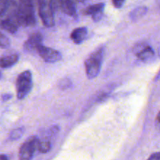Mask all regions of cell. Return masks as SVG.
Masks as SVG:
<instances>
[{
	"label": "cell",
	"instance_id": "d4e9b609",
	"mask_svg": "<svg viewBox=\"0 0 160 160\" xmlns=\"http://www.w3.org/2000/svg\"><path fill=\"white\" fill-rule=\"evenodd\" d=\"M156 121H157V124H158V126H159V113L157 114V117H156Z\"/></svg>",
	"mask_w": 160,
	"mask_h": 160
},
{
	"label": "cell",
	"instance_id": "5bb4252c",
	"mask_svg": "<svg viewBox=\"0 0 160 160\" xmlns=\"http://www.w3.org/2000/svg\"><path fill=\"white\" fill-rule=\"evenodd\" d=\"M147 11H148V8L146 6H139L131 12L130 17L132 20H137L144 17L146 14Z\"/></svg>",
	"mask_w": 160,
	"mask_h": 160
},
{
	"label": "cell",
	"instance_id": "7a4b0ae2",
	"mask_svg": "<svg viewBox=\"0 0 160 160\" xmlns=\"http://www.w3.org/2000/svg\"><path fill=\"white\" fill-rule=\"evenodd\" d=\"M105 47L101 45L94 51L84 62L86 74L88 79H94L99 74L104 56Z\"/></svg>",
	"mask_w": 160,
	"mask_h": 160
},
{
	"label": "cell",
	"instance_id": "cb8c5ba5",
	"mask_svg": "<svg viewBox=\"0 0 160 160\" xmlns=\"http://www.w3.org/2000/svg\"><path fill=\"white\" fill-rule=\"evenodd\" d=\"M0 160H9L6 155H0Z\"/></svg>",
	"mask_w": 160,
	"mask_h": 160
},
{
	"label": "cell",
	"instance_id": "ffe728a7",
	"mask_svg": "<svg viewBox=\"0 0 160 160\" xmlns=\"http://www.w3.org/2000/svg\"><path fill=\"white\" fill-rule=\"evenodd\" d=\"M59 127L55 125V126H52L51 128H50L49 131H48V134H49L50 135H55V134H56L58 132H59Z\"/></svg>",
	"mask_w": 160,
	"mask_h": 160
},
{
	"label": "cell",
	"instance_id": "277c9868",
	"mask_svg": "<svg viewBox=\"0 0 160 160\" xmlns=\"http://www.w3.org/2000/svg\"><path fill=\"white\" fill-rule=\"evenodd\" d=\"M38 12L44 25L48 28L54 26L55 20L53 15V7L50 1H40L39 2Z\"/></svg>",
	"mask_w": 160,
	"mask_h": 160
},
{
	"label": "cell",
	"instance_id": "8fae6325",
	"mask_svg": "<svg viewBox=\"0 0 160 160\" xmlns=\"http://www.w3.org/2000/svg\"><path fill=\"white\" fill-rule=\"evenodd\" d=\"M19 60V56L17 54H11L8 56H3L0 57V67L3 69L9 68L15 65Z\"/></svg>",
	"mask_w": 160,
	"mask_h": 160
},
{
	"label": "cell",
	"instance_id": "6da1fadb",
	"mask_svg": "<svg viewBox=\"0 0 160 160\" xmlns=\"http://www.w3.org/2000/svg\"><path fill=\"white\" fill-rule=\"evenodd\" d=\"M20 4L21 5L14 12V15L12 16L13 19L11 20V21L15 25L17 23L22 26H32L36 21L34 8L30 2H21Z\"/></svg>",
	"mask_w": 160,
	"mask_h": 160
},
{
	"label": "cell",
	"instance_id": "52a82bcc",
	"mask_svg": "<svg viewBox=\"0 0 160 160\" xmlns=\"http://www.w3.org/2000/svg\"><path fill=\"white\" fill-rule=\"evenodd\" d=\"M134 53L142 62H148L155 56V52L147 44H139L134 48Z\"/></svg>",
	"mask_w": 160,
	"mask_h": 160
},
{
	"label": "cell",
	"instance_id": "7402d4cb",
	"mask_svg": "<svg viewBox=\"0 0 160 160\" xmlns=\"http://www.w3.org/2000/svg\"><path fill=\"white\" fill-rule=\"evenodd\" d=\"M159 159H160L159 152L153 153V154H152L151 156L148 159V160H159Z\"/></svg>",
	"mask_w": 160,
	"mask_h": 160
},
{
	"label": "cell",
	"instance_id": "44dd1931",
	"mask_svg": "<svg viewBox=\"0 0 160 160\" xmlns=\"http://www.w3.org/2000/svg\"><path fill=\"white\" fill-rule=\"evenodd\" d=\"M112 2L116 8H120L121 6H123V4H124V1H121V0H118V1H112Z\"/></svg>",
	"mask_w": 160,
	"mask_h": 160
},
{
	"label": "cell",
	"instance_id": "ba28073f",
	"mask_svg": "<svg viewBox=\"0 0 160 160\" xmlns=\"http://www.w3.org/2000/svg\"><path fill=\"white\" fill-rule=\"evenodd\" d=\"M42 40L43 38L40 33H34L31 34L28 40L25 42L23 45V48L26 51L28 52H37L38 48L42 45Z\"/></svg>",
	"mask_w": 160,
	"mask_h": 160
},
{
	"label": "cell",
	"instance_id": "484cf974",
	"mask_svg": "<svg viewBox=\"0 0 160 160\" xmlns=\"http://www.w3.org/2000/svg\"><path fill=\"white\" fill-rule=\"evenodd\" d=\"M1 76H2V73H1V71H0V78H1Z\"/></svg>",
	"mask_w": 160,
	"mask_h": 160
},
{
	"label": "cell",
	"instance_id": "7c38bea8",
	"mask_svg": "<svg viewBox=\"0 0 160 160\" xmlns=\"http://www.w3.org/2000/svg\"><path fill=\"white\" fill-rule=\"evenodd\" d=\"M59 3H60L62 11L70 17H74L76 14V8L73 5V2L67 0V1H61Z\"/></svg>",
	"mask_w": 160,
	"mask_h": 160
},
{
	"label": "cell",
	"instance_id": "4fadbf2b",
	"mask_svg": "<svg viewBox=\"0 0 160 160\" xmlns=\"http://www.w3.org/2000/svg\"><path fill=\"white\" fill-rule=\"evenodd\" d=\"M0 28L10 33V34H15L17 31V27L8 19L0 20Z\"/></svg>",
	"mask_w": 160,
	"mask_h": 160
},
{
	"label": "cell",
	"instance_id": "603a6c76",
	"mask_svg": "<svg viewBox=\"0 0 160 160\" xmlns=\"http://www.w3.org/2000/svg\"><path fill=\"white\" fill-rule=\"evenodd\" d=\"M12 97V95H10V94H3V95H2L1 98L3 102H6L8 101V100L10 99Z\"/></svg>",
	"mask_w": 160,
	"mask_h": 160
},
{
	"label": "cell",
	"instance_id": "8992f818",
	"mask_svg": "<svg viewBox=\"0 0 160 160\" xmlns=\"http://www.w3.org/2000/svg\"><path fill=\"white\" fill-rule=\"evenodd\" d=\"M37 52L45 62H56L62 59L60 52L49 47L41 45L37 50Z\"/></svg>",
	"mask_w": 160,
	"mask_h": 160
},
{
	"label": "cell",
	"instance_id": "30bf717a",
	"mask_svg": "<svg viewBox=\"0 0 160 160\" xmlns=\"http://www.w3.org/2000/svg\"><path fill=\"white\" fill-rule=\"evenodd\" d=\"M88 34V29L85 27H81V28H78L72 31L70 34L72 41L75 44H81L82 43L86 38Z\"/></svg>",
	"mask_w": 160,
	"mask_h": 160
},
{
	"label": "cell",
	"instance_id": "9a60e30c",
	"mask_svg": "<svg viewBox=\"0 0 160 160\" xmlns=\"http://www.w3.org/2000/svg\"><path fill=\"white\" fill-rule=\"evenodd\" d=\"M38 149L42 153L48 152L50 149H51V143H50V142L48 139L47 140H43L42 142L39 141L38 145Z\"/></svg>",
	"mask_w": 160,
	"mask_h": 160
},
{
	"label": "cell",
	"instance_id": "2e32d148",
	"mask_svg": "<svg viewBox=\"0 0 160 160\" xmlns=\"http://www.w3.org/2000/svg\"><path fill=\"white\" fill-rule=\"evenodd\" d=\"M23 133H24V128H17V129H14L9 134V139L11 141L18 140V139H20L22 137Z\"/></svg>",
	"mask_w": 160,
	"mask_h": 160
},
{
	"label": "cell",
	"instance_id": "5b68a950",
	"mask_svg": "<svg viewBox=\"0 0 160 160\" xmlns=\"http://www.w3.org/2000/svg\"><path fill=\"white\" fill-rule=\"evenodd\" d=\"M38 143L39 140L34 136L26 140L19 151V160H32Z\"/></svg>",
	"mask_w": 160,
	"mask_h": 160
},
{
	"label": "cell",
	"instance_id": "d6986e66",
	"mask_svg": "<svg viewBox=\"0 0 160 160\" xmlns=\"http://www.w3.org/2000/svg\"><path fill=\"white\" fill-rule=\"evenodd\" d=\"M9 2L8 1H4V0H0V16L2 15L9 7Z\"/></svg>",
	"mask_w": 160,
	"mask_h": 160
},
{
	"label": "cell",
	"instance_id": "e0dca14e",
	"mask_svg": "<svg viewBox=\"0 0 160 160\" xmlns=\"http://www.w3.org/2000/svg\"><path fill=\"white\" fill-rule=\"evenodd\" d=\"M10 45V41L9 39L4 34L0 31V48H7Z\"/></svg>",
	"mask_w": 160,
	"mask_h": 160
},
{
	"label": "cell",
	"instance_id": "9c48e42d",
	"mask_svg": "<svg viewBox=\"0 0 160 160\" xmlns=\"http://www.w3.org/2000/svg\"><path fill=\"white\" fill-rule=\"evenodd\" d=\"M105 4L103 2L97 3V4L92 5L86 8L84 11V14L85 15H91L95 22L99 21L103 16V9H104Z\"/></svg>",
	"mask_w": 160,
	"mask_h": 160
},
{
	"label": "cell",
	"instance_id": "3957f363",
	"mask_svg": "<svg viewBox=\"0 0 160 160\" xmlns=\"http://www.w3.org/2000/svg\"><path fill=\"white\" fill-rule=\"evenodd\" d=\"M32 74L30 70H25L20 73L16 82L17 96L19 99H23L29 94L32 88Z\"/></svg>",
	"mask_w": 160,
	"mask_h": 160
},
{
	"label": "cell",
	"instance_id": "ac0fdd59",
	"mask_svg": "<svg viewBox=\"0 0 160 160\" xmlns=\"http://www.w3.org/2000/svg\"><path fill=\"white\" fill-rule=\"evenodd\" d=\"M71 86H72V82L70 79H68V78H64V79L61 80L59 83V88L62 89V90L70 88Z\"/></svg>",
	"mask_w": 160,
	"mask_h": 160
}]
</instances>
